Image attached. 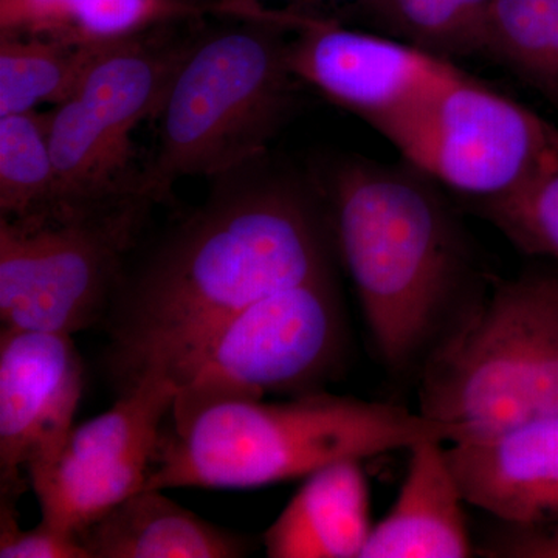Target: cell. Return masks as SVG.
I'll return each mask as SVG.
<instances>
[{
    "label": "cell",
    "mask_w": 558,
    "mask_h": 558,
    "mask_svg": "<svg viewBox=\"0 0 558 558\" xmlns=\"http://www.w3.org/2000/svg\"><path fill=\"white\" fill-rule=\"evenodd\" d=\"M473 205L521 252L558 260V163L509 196Z\"/></svg>",
    "instance_id": "22"
},
{
    "label": "cell",
    "mask_w": 558,
    "mask_h": 558,
    "mask_svg": "<svg viewBox=\"0 0 558 558\" xmlns=\"http://www.w3.org/2000/svg\"><path fill=\"white\" fill-rule=\"evenodd\" d=\"M347 336L333 271L264 296L230 319L183 371L170 428L180 432L220 403L323 391L343 363Z\"/></svg>",
    "instance_id": "7"
},
{
    "label": "cell",
    "mask_w": 558,
    "mask_h": 558,
    "mask_svg": "<svg viewBox=\"0 0 558 558\" xmlns=\"http://www.w3.org/2000/svg\"><path fill=\"white\" fill-rule=\"evenodd\" d=\"M202 17L159 25L106 47L72 97L47 112L61 204L149 196L134 132L159 113Z\"/></svg>",
    "instance_id": "8"
},
{
    "label": "cell",
    "mask_w": 558,
    "mask_h": 558,
    "mask_svg": "<svg viewBox=\"0 0 558 558\" xmlns=\"http://www.w3.org/2000/svg\"><path fill=\"white\" fill-rule=\"evenodd\" d=\"M418 413L484 442L558 413V275L490 281L486 295L417 379Z\"/></svg>",
    "instance_id": "5"
},
{
    "label": "cell",
    "mask_w": 558,
    "mask_h": 558,
    "mask_svg": "<svg viewBox=\"0 0 558 558\" xmlns=\"http://www.w3.org/2000/svg\"><path fill=\"white\" fill-rule=\"evenodd\" d=\"M207 14L178 0H0V36L101 49L159 25Z\"/></svg>",
    "instance_id": "17"
},
{
    "label": "cell",
    "mask_w": 558,
    "mask_h": 558,
    "mask_svg": "<svg viewBox=\"0 0 558 558\" xmlns=\"http://www.w3.org/2000/svg\"><path fill=\"white\" fill-rule=\"evenodd\" d=\"M213 2H216V0H201V7L205 9L208 3ZM259 2L279 7V9L301 11V13L325 14V16H329V7L347 5L368 16L374 7L379 3V0H259Z\"/></svg>",
    "instance_id": "25"
},
{
    "label": "cell",
    "mask_w": 558,
    "mask_h": 558,
    "mask_svg": "<svg viewBox=\"0 0 558 558\" xmlns=\"http://www.w3.org/2000/svg\"><path fill=\"white\" fill-rule=\"evenodd\" d=\"M446 451L469 505L510 527L558 523V413Z\"/></svg>",
    "instance_id": "13"
},
{
    "label": "cell",
    "mask_w": 558,
    "mask_h": 558,
    "mask_svg": "<svg viewBox=\"0 0 558 558\" xmlns=\"http://www.w3.org/2000/svg\"><path fill=\"white\" fill-rule=\"evenodd\" d=\"M427 439L453 442V432L405 407L325 389L279 402L220 403L180 432L163 424L145 488L271 486Z\"/></svg>",
    "instance_id": "4"
},
{
    "label": "cell",
    "mask_w": 558,
    "mask_h": 558,
    "mask_svg": "<svg viewBox=\"0 0 558 558\" xmlns=\"http://www.w3.org/2000/svg\"><path fill=\"white\" fill-rule=\"evenodd\" d=\"M409 167L473 204L509 196L558 163V126L459 70L387 137Z\"/></svg>",
    "instance_id": "9"
},
{
    "label": "cell",
    "mask_w": 558,
    "mask_h": 558,
    "mask_svg": "<svg viewBox=\"0 0 558 558\" xmlns=\"http://www.w3.org/2000/svg\"><path fill=\"white\" fill-rule=\"evenodd\" d=\"M90 558H240L252 539L178 505L157 488H143L80 531Z\"/></svg>",
    "instance_id": "16"
},
{
    "label": "cell",
    "mask_w": 558,
    "mask_h": 558,
    "mask_svg": "<svg viewBox=\"0 0 558 558\" xmlns=\"http://www.w3.org/2000/svg\"><path fill=\"white\" fill-rule=\"evenodd\" d=\"M483 54L558 106V0H494Z\"/></svg>",
    "instance_id": "18"
},
{
    "label": "cell",
    "mask_w": 558,
    "mask_h": 558,
    "mask_svg": "<svg viewBox=\"0 0 558 558\" xmlns=\"http://www.w3.org/2000/svg\"><path fill=\"white\" fill-rule=\"evenodd\" d=\"M0 557L90 558L76 535L62 532L40 520L24 531L17 519L16 501L0 499Z\"/></svg>",
    "instance_id": "23"
},
{
    "label": "cell",
    "mask_w": 558,
    "mask_h": 558,
    "mask_svg": "<svg viewBox=\"0 0 558 558\" xmlns=\"http://www.w3.org/2000/svg\"><path fill=\"white\" fill-rule=\"evenodd\" d=\"M60 204L47 112L0 117V218H25Z\"/></svg>",
    "instance_id": "20"
},
{
    "label": "cell",
    "mask_w": 558,
    "mask_h": 558,
    "mask_svg": "<svg viewBox=\"0 0 558 558\" xmlns=\"http://www.w3.org/2000/svg\"><path fill=\"white\" fill-rule=\"evenodd\" d=\"M264 159L216 178L207 201L124 274L105 318L121 391L150 376L178 384L245 307L333 271L317 185Z\"/></svg>",
    "instance_id": "1"
},
{
    "label": "cell",
    "mask_w": 558,
    "mask_h": 558,
    "mask_svg": "<svg viewBox=\"0 0 558 558\" xmlns=\"http://www.w3.org/2000/svg\"><path fill=\"white\" fill-rule=\"evenodd\" d=\"M178 2L191 3V5L201 7V0H178ZM204 9V7H202Z\"/></svg>",
    "instance_id": "26"
},
{
    "label": "cell",
    "mask_w": 558,
    "mask_h": 558,
    "mask_svg": "<svg viewBox=\"0 0 558 558\" xmlns=\"http://www.w3.org/2000/svg\"><path fill=\"white\" fill-rule=\"evenodd\" d=\"M157 113L146 193L167 201L185 178H220L264 159L288 123L300 81L290 72V32L258 0H216Z\"/></svg>",
    "instance_id": "3"
},
{
    "label": "cell",
    "mask_w": 558,
    "mask_h": 558,
    "mask_svg": "<svg viewBox=\"0 0 558 558\" xmlns=\"http://www.w3.org/2000/svg\"><path fill=\"white\" fill-rule=\"evenodd\" d=\"M435 185L411 167L357 157L317 185L381 365L405 379L421 377L490 284Z\"/></svg>",
    "instance_id": "2"
},
{
    "label": "cell",
    "mask_w": 558,
    "mask_h": 558,
    "mask_svg": "<svg viewBox=\"0 0 558 558\" xmlns=\"http://www.w3.org/2000/svg\"><path fill=\"white\" fill-rule=\"evenodd\" d=\"M83 360L72 336L0 332V497L16 501L24 473L61 449L83 396Z\"/></svg>",
    "instance_id": "12"
},
{
    "label": "cell",
    "mask_w": 558,
    "mask_h": 558,
    "mask_svg": "<svg viewBox=\"0 0 558 558\" xmlns=\"http://www.w3.org/2000/svg\"><path fill=\"white\" fill-rule=\"evenodd\" d=\"M290 32V72L384 137L459 72L453 62L391 35L347 27L337 17L279 9Z\"/></svg>",
    "instance_id": "11"
},
{
    "label": "cell",
    "mask_w": 558,
    "mask_h": 558,
    "mask_svg": "<svg viewBox=\"0 0 558 558\" xmlns=\"http://www.w3.org/2000/svg\"><path fill=\"white\" fill-rule=\"evenodd\" d=\"M156 204L137 193L0 218L2 328L73 336L105 322Z\"/></svg>",
    "instance_id": "6"
},
{
    "label": "cell",
    "mask_w": 558,
    "mask_h": 558,
    "mask_svg": "<svg viewBox=\"0 0 558 558\" xmlns=\"http://www.w3.org/2000/svg\"><path fill=\"white\" fill-rule=\"evenodd\" d=\"M486 553L494 557L558 558V523L538 529L512 527Z\"/></svg>",
    "instance_id": "24"
},
{
    "label": "cell",
    "mask_w": 558,
    "mask_h": 558,
    "mask_svg": "<svg viewBox=\"0 0 558 558\" xmlns=\"http://www.w3.org/2000/svg\"><path fill=\"white\" fill-rule=\"evenodd\" d=\"M102 49L0 36V117L62 105Z\"/></svg>",
    "instance_id": "19"
},
{
    "label": "cell",
    "mask_w": 558,
    "mask_h": 558,
    "mask_svg": "<svg viewBox=\"0 0 558 558\" xmlns=\"http://www.w3.org/2000/svg\"><path fill=\"white\" fill-rule=\"evenodd\" d=\"M178 391L168 377H145L112 409L70 429L57 454L27 473L40 520L76 535L143 490Z\"/></svg>",
    "instance_id": "10"
},
{
    "label": "cell",
    "mask_w": 558,
    "mask_h": 558,
    "mask_svg": "<svg viewBox=\"0 0 558 558\" xmlns=\"http://www.w3.org/2000/svg\"><path fill=\"white\" fill-rule=\"evenodd\" d=\"M373 526L368 481L349 459L306 476L263 543L269 558H360Z\"/></svg>",
    "instance_id": "15"
},
{
    "label": "cell",
    "mask_w": 558,
    "mask_h": 558,
    "mask_svg": "<svg viewBox=\"0 0 558 558\" xmlns=\"http://www.w3.org/2000/svg\"><path fill=\"white\" fill-rule=\"evenodd\" d=\"M409 451L398 498L374 524L360 558L472 557L464 495L442 442L421 440Z\"/></svg>",
    "instance_id": "14"
},
{
    "label": "cell",
    "mask_w": 558,
    "mask_h": 558,
    "mask_svg": "<svg viewBox=\"0 0 558 558\" xmlns=\"http://www.w3.org/2000/svg\"><path fill=\"white\" fill-rule=\"evenodd\" d=\"M494 0H379L368 14L387 35L450 60L483 54Z\"/></svg>",
    "instance_id": "21"
}]
</instances>
